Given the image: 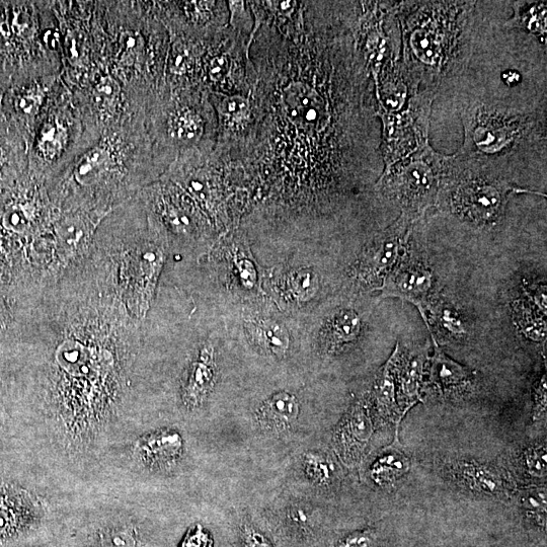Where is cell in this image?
<instances>
[{
    "mask_svg": "<svg viewBox=\"0 0 547 547\" xmlns=\"http://www.w3.org/2000/svg\"><path fill=\"white\" fill-rule=\"evenodd\" d=\"M431 337L434 344V355L431 358L429 369L430 382L444 393L470 385L473 373L450 359L439 347L432 332Z\"/></svg>",
    "mask_w": 547,
    "mask_h": 547,
    "instance_id": "5bb4252c",
    "label": "cell"
},
{
    "mask_svg": "<svg viewBox=\"0 0 547 547\" xmlns=\"http://www.w3.org/2000/svg\"><path fill=\"white\" fill-rule=\"evenodd\" d=\"M304 473L312 483L326 487L333 481L334 467L331 461L321 453L307 452L302 460Z\"/></svg>",
    "mask_w": 547,
    "mask_h": 547,
    "instance_id": "d4e9b609",
    "label": "cell"
},
{
    "mask_svg": "<svg viewBox=\"0 0 547 547\" xmlns=\"http://www.w3.org/2000/svg\"><path fill=\"white\" fill-rule=\"evenodd\" d=\"M417 220L401 214L400 218L390 225L376 240L369 251L365 269L367 276L383 286L385 280L397 267L405 252L411 236L413 224Z\"/></svg>",
    "mask_w": 547,
    "mask_h": 547,
    "instance_id": "52a82bcc",
    "label": "cell"
},
{
    "mask_svg": "<svg viewBox=\"0 0 547 547\" xmlns=\"http://www.w3.org/2000/svg\"><path fill=\"white\" fill-rule=\"evenodd\" d=\"M297 399L287 393H279L268 399L257 412V422L262 429L274 434L288 431L299 416Z\"/></svg>",
    "mask_w": 547,
    "mask_h": 547,
    "instance_id": "4fadbf2b",
    "label": "cell"
},
{
    "mask_svg": "<svg viewBox=\"0 0 547 547\" xmlns=\"http://www.w3.org/2000/svg\"><path fill=\"white\" fill-rule=\"evenodd\" d=\"M101 547H142L135 528L128 523H113L100 530Z\"/></svg>",
    "mask_w": 547,
    "mask_h": 547,
    "instance_id": "484cf974",
    "label": "cell"
},
{
    "mask_svg": "<svg viewBox=\"0 0 547 547\" xmlns=\"http://www.w3.org/2000/svg\"><path fill=\"white\" fill-rule=\"evenodd\" d=\"M116 85L111 80H106L98 88V94L103 102H112L116 95Z\"/></svg>",
    "mask_w": 547,
    "mask_h": 547,
    "instance_id": "74e56055",
    "label": "cell"
},
{
    "mask_svg": "<svg viewBox=\"0 0 547 547\" xmlns=\"http://www.w3.org/2000/svg\"><path fill=\"white\" fill-rule=\"evenodd\" d=\"M361 322L353 310H340L327 324L324 344L330 352L355 341L360 333Z\"/></svg>",
    "mask_w": 547,
    "mask_h": 547,
    "instance_id": "e0dca14e",
    "label": "cell"
},
{
    "mask_svg": "<svg viewBox=\"0 0 547 547\" xmlns=\"http://www.w3.org/2000/svg\"><path fill=\"white\" fill-rule=\"evenodd\" d=\"M426 353L419 352L400 363V394L403 401L402 419L416 404L422 402L420 389L425 365Z\"/></svg>",
    "mask_w": 547,
    "mask_h": 547,
    "instance_id": "2e32d148",
    "label": "cell"
},
{
    "mask_svg": "<svg viewBox=\"0 0 547 547\" xmlns=\"http://www.w3.org/2000/svg\"><path fill=\"white\" fill-rule=\"evenodd\" d=\"M479 2H398L402 60L409 87L436 98L462 80L479 42Z\"/></svg>",
    "mask_w": 547,
    "mask_h": 547,
    "instance_id": "7a4b0ae2",
    "label": "cell"
},
{
    "mask_svg": "<svg viewBox=\"0 0 547 547\" xmlns=\"http://www.w3.org/2000/svg\"><path fill=\"white\" fill-rule=\"evenodd\" d=\"M458 108L463 158L506 177L515 161L530 155L546 160V102L519 106L475 94L460 99Z\"/></svg>",
    "mask_w": 547,
    "mask_h": 547,
    "instance_id": "3957f363",
    "label": "cell"
},
{
    "mask_svg": "<svg viewBox=\"0 0 547 547\" xmlns=\"http://www.w3.org/2000/svg\"><path fill=\"white\" fill-rule=\"evenodd\" d=\"M432 273L419 262L408 261L389 274L382 289L385 296L399 297L416 305L428 325V297L432 288Z\"/></svg>",
    "mask_w": 547,
    "mask_h": 547,
    "instance_id": "ba28073f",
    "label": "cell"
},
{
    "mask_svg": "<svg viewBox=\"0 0 547 547\" xmlns=\"http://www.w3.org/2000/svg\"><path fill=\"white\" fill-rule=\"evenodd\" d=\"M523 463L526 472L533 478L542 479L546 476L547 451L545 444L531 446L523 453Z\"/></svg>",
    "mask_w": 547,
    "mask_h": 547,
    "instance_id": "f1b7e54d",
    "label": "cell"
},
{
    "mask_svg": "<svg viewBox=\"0 0 547 547\" xmlns=\"http://www.w3.org/2000/svg\"><path fill=\"white\" fill-rule=\"evenodd\" d=\"M513 17L503 24L506 30H518L537 38L546 49L547 3L512 2Z\"/></svg>",
    "mask_w": 547,
    "mask_h": 547,
    "instance_id": "9a60e30c",
    "label": "cell"
},
{
    "mask_svg": "<svg viewBox=\"0 0 547 547\" xmlns=\"http://www.w3.org/2000/svg\"><path fill=\"white\" fill-rule=\"evenodd\" d=\"M516 321L524 334L534 341H541L545 337V322L536 311L522 302L514 306Z\"/></svg>",
    "mask_w": 547,
    "mask_h": 547,
    "instance_id": "83f0119b",
    "label": "cell"
},
{
    "mask_svg": "<svg viewBox=\"0 0 547 547\" xmlns=\"http://www.w3.org/2000/svg\"><path fill=\"white\" fill-rule=\"evenodd\" d=\"M213 380V369L210 363L195 364L188 387V403L192 408L199 407L206 398Z\"/></svg>",
    "mask_w": 547,
    "mask_h": 547,
    "instance_id": "4316f807",
    "label": "cell"
},
{
    "mask_svg": "<svg viewBox=\"0 0 547 547\" xmlns=\"http://www.w3.org/2000/svg\"><path fill=\"white\" fill-rule=\"evenodd\" d=\"M440 321L444 329L456 336L464 333V328L455 312L449 308H443L440 314Z\"/></svg>",
    "mask_w": 547,
    "mask_h": 547,
    "instance_id": "e575fe53",
    "label": "cell"
},
{
    "mask_svg": "<svg viewBox=\"0 0 547 547\" xmlns=\"http://www.w3.org/2000/svg\"><path fill=\"white\" fill-rule=\"evenodd\" d=\"M450 473L458 484L475 494L489 497L506 494L504 479L488 465L462 460L452 464Z\"/></svg>",
    "mask_w": 547,
    "mask_h": 547,
    "instance_id": "30bf717a",
    "label": "cell"
},
{
    "mask_svg": "<svg viewBox=\"0 0 547 547\" xmlns=\"http://www.w3.org/2000/svg\"><path fill=\"white\" fill-rule=\"evenodd\" d=\"M373 434V423L367 407L357 404L345 416L334 434V448L347 465L363 458Z\"/></svg>",
    "mask_w": 547,
    "mask_h": 547,
    "instance_id": "9c48e42d",
    "label": "cell"
},
{
    "mask_svg": "<svg viewBox=\"0 0 547 547\" xmlns=\"http://www.w3.org/2000/svg\"><path fill=\"white\" fill-rule=\"evenodd\" d=\"M520 506L526 522L530 528L542 534L546 533V490L545 488H531L519 494Z\"/></svg>",
    "mask_w": 547,
    "mask_h": 547,
    "instance_id": "7402d4cb",
    "label": "cell"
},
{
    "mask_svg": "<svg viewBox=\"0 0 547 547\" xmlns=\"http://www.w3.org/2000/svg\"><path fill=\"white\" fill-rule=\"evenodd\" d=\"M60 368L73 377H86L91 372V352L81 343L63 342L56 351Z\"/></svg>",
    "mask_w": 547,
    "mask_h": 547,
    "instance_id": "d6986e66",
    "label": "cell"
},
{
    "mask_svg": "<svg viewBox=\"0 0 547 547\" xmlns=\"http://www.w3.org/2000/svg\"><path fill=\"white\" fill-rule=\"evenodd\" d=\"M3 223L8 230L21 233L27 230L30 219L24 208L14 206L5 213Z\"/></svg>",
    "mask_w": 547,
    "mask_h": 547,
    "instance_id": "d6a6232c",
    "label": "cell"
},
{
    "mask_svg": "<svg viewBox=\"0 0 547 547\" xmlns=\"http://www.w3.org/2000/svg\"><path fill=\"white\" fill-rule=\"evenodd\" d=\"M184 441L174 430H163L142 438L137 447L138 457L149 467H168L182 455Z\"/></svg>",
    "mask_w": 547,
    "mask_h": 547,
    "instance_id": "8fae6325",
    "label": "cell"
},
{
    "mask_svg": "<svg viewBox=\"0 0 547 547\" xmlns=\"http://www.w3.org/2000/svg\"><path fill=\"white\" fill-rule=\"evenodd\" d=\"M410 461L400 451L382 453L370 467V479L379 487L393 486L409 472Z\"/></svg>",
    "mask_w": 547,
    "mask_h": 547,
    "instance_id": "ac0fdd59",
    "label": "cell"
},
{
    "mask_svg": "<svg viewBox=\"0 0 547 547\" xmlns=\"http://www.w3.org/2000/svg\"><path fill=\"white\" fill-rule=\"evenodd\" d=\"M446 193L451 211L460 219L479 226L496 223L514 193L542 196L541 193L514 186L504 175L465 159L457 152L448 158L440 191V194Z\"/></svg>",
    "mask_w": 547,
    "mask_h": 547,
    "instance_id": "277c9868",
    "label": "cell"
},
{
    "mask_svg": "<svg viewBox=\"0 0 547 547\" xmlns=\"http://www.w3.org/2000/svg\"><path fill=\"white\" fill-rule=\"evenodd\" d=\"M64 136L65 132L60 125L52 123L46 126L41 136L40 147L48 158H52L60 151Z\"/></svg>",
    "mask_w": 547,
    "mask_h": 547,
    "instance_id": "1f68e13d",
    "label": "cell"
},
{
    "mask_svg": "<svg viewBox=\"0 0 547 547\" xmlns=\"http://www.w3.org/2000/svg\"><path fill=\"white\" fill-rule=\"evenodd\" d=\"M110 155L107 149L97 147L90 151L78 165L75 178L83 185H89L98 180L107 167Z\"/></svg>",
    "mask_w": 547,
    "mask_h": 547,
    "instance_id": "cb8c5ba5",
    "label": "cell"
},
{
    "mask_svg": "<svg viewBox=\"0 0 547 547\" xmlns=\"http://www.w3.org/2000/svg\"><path fill=\"white\" fill-rule=\"evenodd\" d=\"M448 158L428 144L384 170L375 189L394 200L402 214L418 220L438 201Z\"/></svg>",
    "mask_w": 547,
    "mask_h": 547,
    "instance_id": "5b68a950",
    "label": "cell"
},
{
    "mask_svg": "<svg viewBox=\"0 0 547 547\" xmlns=\"http://www.w3.org/2000/svg\"><path fill=\"white\" fill-rule=\"evenodd\" d=\"M170 125L172 136L184 144L199 142L206 129L217 134L216 130L206 128L202 115L192 109H182L177 112Z\"/></svg>",
    "mask_w": 547,
    "mask_h": 547,
    "instance_id": "44dd1931",
    "label": "cell"
},
{
    "mask_svg": "<svg viewBox=\"0 0 547 547\" xmlns=\"http://www.w3.org/2000/svg\"><path fill=\"white\" fill-rule=\"evenodd\" d=\"M288 519L294 526L300 527V529L308 527L309 516L302 508L291 509L288 513Z\"/></svg>",
    "mask_w": 547,
    "mask_h": 547,
    "instance_id": "8d00e7d4",
    "label": "cell"
},
{
    "mask_svg": "<svg viewBox=\"0 0 547 547\" xmlns=\"http://www.w3.org/2000/svg\"><path fill=\"white\" fill-rule=\"evenodd\" d=\"M435 100L436 97L429 92H417L410 98L406 110L378 117L384 170L430 144L431 113Z\"/></svg>",
    "mask_w": 547,
    "mask_h": 547,
    "instance_id": "8992f818",
    "label": "cell"
},
{
    "mask_svg": "<svg viewBox=\"0 0 547 547\" xmlns=\"http://www.w3.org/2000/svg\"><path fill=\"white\" fill-rule=\"evenodd\" d=\"M245 547H272L270 541L253 527L247 526L244 529Z\"/></svg>",
    "mask_w": 547,
    "mask_h": 547,
    "instance_id": "d590c367",
    "label": "cell"
},
{
    "mask_svg": "<svg viewBox=\"0 0 547 547\" xmlns=\"http://www.w3.org/2000/svg\"><path fill=\"white\" fill-rule=\"evenodd\" d=\"M0 99H2V95H0Z\"/></svg>",
    "mask_w": 547,
    "mask_h": 547,
    "instance_id": "f35d334b",
    "label": "cell"
},
{
    "mask_svg": "<svg viewBox=\"0 0 547 547\" xmlns=\"http://www.w3.org/2000/svg\"><path fill=\"white\" fill-rule=\"evenodd\" d=\"M380 543L379 532L374 527L356 530L343 536L336 547H378Z\"/></svg>",
    "mask_w": 547,
    "mask_h": 547,
    "instance_id": "f546056e",
    "label": "cell"
},
{
    "mask_svg": "<svg viewBox=\"0 0 547 547\" xmlns=\"http://www.w3.org/2000/svg\"><path fill=\"white\" fill-rule=\"evenodd\" d=\"M91 228L81 216L67 218L57 228V237L60 248L71 253L89 236Z\"/></svg>",
    "mask_w": 547,
    "mask_h": 547,
    "instance_id": "603a6c76",
    "label": "cell"
},
{
    "mask_svg": "<svg viewBox=\"0 0 547 547\" xmlns=\"http://www.w3.org/2000/svg\"><path fill=\"white\" fill-rule=\"evenodd\" d=\"M256 343L264 350L282 358L288 351L290 340L286 329L275 321L262 320L252 326Z\"/></svg>",
    "mask_w": 547,
    "mask_h": 547,
    "instance_id": "ffe728a7",
    "label": "cell"
},
{
    "mask_svg": "<svg viewBox=\"0 0 547 547\" xmlns=\"http://www.w3.org/2000/svg\"><path fill=\"white\" fill-rule=\"evenodd\" d=\"M401 362L399 345L380 371L374 386L377 410L381 417L400 426L401 414L397 404V377Z\"/></svg>",
    "mask_w": 547,
    "mask_h": 547,
    "instance_id": "7c38bea8",
    "label": "cell"
},
{
    "mask_svg": "<svg viewBox=\"0 0 547 547\" xmlns=\"http://www.w3.org/2000/svg\"><path fill=\"white\" fill-rule=\"evenodd\" d=\"M546 380L545 374L540 379L534 393L533 421H539L546 415Z\"/></svg>",
    "mask_w": 547,
    "mask_h": 547,
    "instance_id": "836d02e7",
    "label": "cell"
},
{
    "mask_svg": "<svg viewBox=\"0 0 547 547\" xmlns=\"http://www.w3.org/2000/svg\"><path fill=\"white\" fill-rule=\"evenodd\" d=\"M261 23L251 126L240 160L300 167L325 185L359 171L383 172L371 73L358 43L357 11L310 3Z\"/></svg>",
    "mask_w": 547,
    "mask_h": 547,
    "instance_id": "6da1fadb",
    "label": "cell"
},
{
    "mask_svg": "<svg viewBox=\"0 0 547 547\" xmlns=\"http://www.w3.org/2000/svg\"><path fill=\"white\" fill-rule=\"evenodd\" d=\"M293 291L301 299H308L318 291V276L309 270H302L292 275L291 278Z\"/></svg>",
    "mask_w": 547,
    "mask_h": 547,
    "instance_id": "4dcf8cb0",
    "label": "cell"
}]
</instances>
